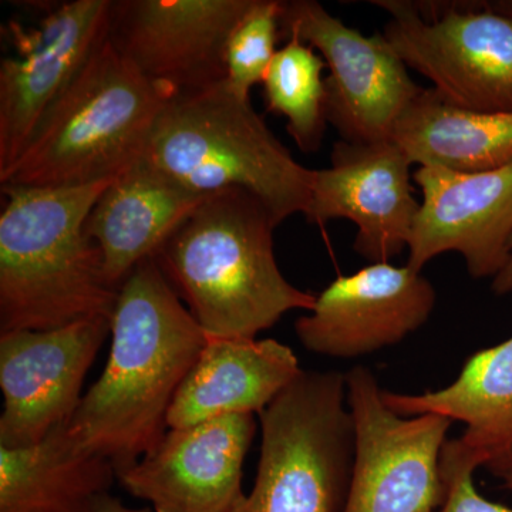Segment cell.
Instances as JSON below:
<instances>
[{
    "label": "cell",
    "instance_id": "cell-15",
    "mask_svg": "<svg viewBox=\"0 0 512 512\" xmlns=\"http://www.w3.org/2000/svg\"><path fill=\"white\" fill-rule=\"evenodd\" d=\"M255 431L254 414L168 429L117 478L154 512H231L245 495L242 471Z\"/></svg>",
    "mask_w": 512,
    "mask_h": 512
},
{
    "label": "cell",
    "instance_id": "cell-10",
    "mask_svg": "<svg viewBox=\"0 0 512 512\" xmlns=\"http://www.w3.org/2000/svg\"><path fill=\"white\" fill-rule=\"evenodd\" d=\"M291 36L325 60L326 120L340 140H392L397 120L423 87L382 35H362L316 0H291L282 9L281 40Z\"/></svg>",
    "mask_w": 512,
    "mask_h": 512
},
{
    "label": "cell",
    "instance_id": "cell-1",
    "mask_svg": "<svg viewBox=\"0 0 512 512\" xmlns=\"http://www.w3.org/2000/svg\"><path fill=\"white\" fill-rule=\"evenodd\" d=\"M110 336L109 362L67 430L120 473L167 433L171 404L207 335L150 258L120 286Z\"/></svg>",
    "mask_w": 512,
    "mask_h": 512
},
{
    "label": "cell",
    "instance_id": "cell-20",
    "mask_svg": "<svg viewBox=\"0 0 512 512\" xmlns=\"http://www.w3.org/2000/svg\"><path fill=\"white\" fill-rule=\"evenodd\" d=\"M117 471L84 451L67 424L32 446L0 447V512H89Z\"/></svg>",
    "mask_w": 512,
    "mask_h": 512
},
{
    "label": "cell",
    "instance_id": "cell-16",
    "mask_svg": "<svg viewBox=\"0 0 512 512\" xmlns=\"http://www.w3.org/2000/svg\"><path fill=\"white\" fill-rule=\"evenodd\" d=\"M413 180L423 200L407 265L421 272L437 256L457 252L474 279L494 278L512 239V164L484 173L419 167Z\"/></svg>",
    "mask_w": 512,
    "mask_h": 512
},
{
    "label": "cell",
    "instance_id": "cell-23",
    "mask_svg": "<svg viewBox=\"0 0 512 512\" xmlns=\"http://www.w3.org/2000/svg\"><path fill=\"white\" fill-rule=\"evenodd\" d=\"M282 9V0H251L232 29L225 49V84L238 96L249 99L252 87L264 82L281 40Z\"/></svg>",
    "mask_w": 512,
    "mask_h": 512
},
{
    "label": "cell",
    "instance_id": "cell-18",
    "mask_svg": "<svg viewBox=\"0 0 512 512\" xmlns=\"http://www.w3.org/2000/svg\"><path fill=\"white\" fill-rule=\"evenodd\" d=\"M210 195L187 190L144 160L114 178L86 221L110 285L120 291L128 275L154 258Z\"/></svg>",
    "mask_w": 512,
    "mask_h": 512
},
{
    "label": "cell",
    "instance_id": "cell-26",
    "mask_svg": "<svg viewBox=\"0 0 512 512\" xmlns=\"http://www.w3.org/2000/svg\"><path fill=\"white\" fill-rule=\"evenodd\" d=\"M491 289L495 295H508L512 292V239L510 242V249H508L507 262L503 266L500 272L493 278V284Z\"/></svg>",
    "mask_w": 512,
    "mask_h": 512
},
{
    "label": "cell",
    "instance_id": "cell-12",
    "mask_svg": "<svg viewBox=\"0 0 512 512\" xmlns=\"http://www.w3.org/2000/svg\"><path fill=\"white\" fill-rule=\"evenodd\" d=\"M251 0H120L110 42L171 97L225 82V49Z\"/></svg>",
    "mask_w": 512,
    "mask_h": 512
},
{
    "label": "cell",
    "instance_id": "cell-14",
    "mask_svg": "<svg viewBox=\"0 0 512 512\" xmlns=\"http://www.w3.org/2000/svg\"><path fill=\"white\" fill-rule=\"evenodd\" d=\"M436 299L433 284L412 266L370 264L326 286L312 311L296 319L295 332L309 352L356 359L403 342L430 319Z\"/></svg>",
    "mask_w": 512,
    "mask_h": 512
},
{
    "label": "cell",
    "instance_id": "cell-29",
    "mask_svg": "<svg viewBox=\"0 0 512 512\" xmlns=\"http://www.w3.org/2000/svg\"><path fill=\"white\" fill-rule=\"evenodd\" d=\"M232 512V511H231Z\"/></svg>",
    "mask_w": 512,
    "mask_h": 512
},
{
    "label": "cell",
    "instance_id": "cell-24",
    "mask_svg": "<svg viewBox=\"0 0 512 512\" xmlns=\"http://www.w3.org/2000/svg\"><path fill=\"white\" fill-rule=\"evenodd\" d=\"M440 467L447 485V497L437 512H512L511 507L493 503L478 493L474 483L478 468L446 444L441 451Z\"/></svg>",
    "mask_w": 512,
    "mask_h": 512
},
{
    "label": "cell",
    "instance_id": "cell-17",
    "mask_svg": "<svg viewBox=\"0 0 512 512\" xmlns=\"http://www.w3.org/2000/svg\"><path fill=\"white\" fill-rule=\"evenodd\" d=\"M383 400L400 416L431 413L466 424L447 446L495 477L512 474V336L468 357L444 389L420 394L383 390Z\"/></svg>",
    "mask_w": 512,
    "mask_h": 512
},
{
    "label": "cell",
    "instance_id": "cell-6",
    "mask_svg": "<svg viewBox=\"0 0 512 512\" xmlns=\"http://www.w3.org/2000/svg\"><path fill=\"white\" fill-rule=\"evenodd\" d=\"M259 423L254 487L232 512H342L356 451L346 373L302 370Z\"/></svg>",
    "mask_w": 512,
    "mask_h": 512
},
{
    "label": "cell",
    "instance_id": "cell-3",
    "mask_svg": "<svg viewBox=\"0 0 512 512\" xmlns=\"http://www.w3.org/2000/svg\"><path fill=\"white\" fill-rule=\"evenodd\" d=\"M113 180L79 187L2 185L0 333L111 319L119 289L107 279L86 221Z\"/></svg>",
    "mask_w": 512,
    "mask_h": 512
},
{
    "label": "cell",
    "instance_id": "cell-7",
    "mask_svg": "<svg viewBox=\"0 0 512 512\" xmlns=\"http://www.w3.org/2000/svg\"><path fill=\"white\" fill-rule=\"evenodd\" d=\"M382 37L448 103L512 113V15L493 2L373 0Z\"/></svg>",
    "mask_w": 512,
    "mask_h": 512
},
{
    "label": "cell",
    "instance_id": "cell-19",
    "mask_svg": "<svg viewBox=\"0 0 512 512\" xmlns=\"http://www.w3.org/2000/svg\"><path fill=\"white\" fill-rule=\"evenodd\" d=\"M301 373L298 356L278 340L207 336L171 404L168 429L231 414L259 416Z\"/></svg>",
    "mask_w": 512,
    "mask_h": 512
},
{
    "label": "cell",
    "instance_id": "cell-4",
    "mask_svg": "<svg viewBox=\"0 0 512 512\" xmlns=\"http://www.w3.org/2000/svg\"><path fill=\"white\" fill-rule=\"evenodd\" d=\"M143 160L197 194L251 192L278 225L303 214L315 177L225 82L168 101Z\"/></svg>",
    "mask_w": 512,
    "mask_h": 512
},
{
    "label": "cell",
    "instance_id": "cell-9",
    "mask_svg": "<svg viewBox=\"0 0 512 512\" xmlns=\"http://www.w3.org/2000/svg\"><path fill=\"white\" fill-rule=\"evenodd\" d=\"M113 6V0H70L40 8L32 23H6L12 53L0 63V174L109 39Z\"/></svg>",
    "mask_w": 512,
    "mask_h": 512
},
{
    "label": "cell",
    "instance_id": "cell-13",
    "mask_svg": "<svg viewBox=\"0 0 512 512\" xmlns=\"http://www.w3.org/2000/svg\"><path fill=\"white\" fill-rule=\"evenodd\" d=\"M410 163L393 140L333 144L330 167L315 170L303 211L309 224L349 220L357 232L353 249L370 264L402 254L420 210Z\"/></svg>",
    "mask_w": 512,
    "mask_h": 512
},
{
    "label": "cell",
    "instance_id": "cell-25",
    "mask_svg": "<svg viewBox=\"0 0 512 512\" xmlns=\"http://www.w3.org/2000/svg\"><path fill=\"white\" fill-rule=\"evenodd\" d=\"M89 512H154L150 507L133 508L128 507L119 498L113 497L109 493L97 498L96 503L90 508Z\"/></svg>",
    "mask_w": 512,
    "mask_h": 512
},
{
    "label": "cell",
    "instance_id": "cell-22",
    "mask_svg": "<svg viewBox=\"0 0 512 512\" xmlns=\"http://www.w3.org/2000/svg\"><path fill=\"white\" fill-rule=\"evenodd\" d=\"M325 60L298 37L278 49L262 86L266 109L286 120V131L299 150L316 153L325 137Z\"/></svg>",
    "mask_w": 512,
    "mask_h": 512
},
{
    "label": "cell",
    "instance_id": "cell-5",
    "mask_svg": "<svg viewBox=\"0 0 512 512\" xmlns=\"http://www.w3.org/2000/svg\"><path fill=\"white\" fill-rule=\"evenodd\" d=\"M173 99L107 39L47 113L0 183L79 187L111 180L143 160L148 138Z\"/></svg>",
    "mask_w": 512,
    "mask_h": 512
},
{
    "label": "cell",
    "instance_id": "cell-11",
    "mask_svg": "<svg viewBox=\"0 0 512 512\" xmlns=\"http://www.w3.org/2000/svg\"><path fill=\"white\" fill-rule=\"evenodd\" d=\"M111 333L110 318L0 333V447L32 446L69 424L84 379Z\"/></svg>",
    "mask_w": 512,
    "mask_h": 512
},
{
    "label": "cell",
    "instance_id": "cell-21",
    "mask_svg": "<svg viewBox=\"0 0 512 512\" xmlns=\"http://www.w3.org/2000/svg\"><path fill=\"white\" fill-rule=\"evenodd\" d=\"M392 140L412 165L484 173L512 164V113H485L421 89L403 111Z\"/></svg>",
    "mask_w": 512,
    "mask_h": 512
},
{
    "label": "cell",
    "instance_id": "cell-2",
    "mask_svg": "<svg viewBox=\"0 0 512 512\" xmlns=\"http://www.w3.org/2000/svg\"><path fill=\"white\" fill-rule=\"evenodd\" d=\"M278 227L251 192H215L154 256L205 335L256 339L285 313L312 311L316 295L293 286L276 262Z\"/></svg>",
    "mask_w": 512,
    "mask_h": 512
},
{
    "label": "cell",
    "instance_id": "cell-8",
    "mask_svg": "<svg viewBox=\"0 0 512 512\" xmlns=\"http://www.w3.org/2000/svg\"><path fill=\"white\" fill-rule=\"evenodd\" d=\"M356 451L342 512H437L447 497L441 451L453 421L439 414L400 416L383 400L375 373H346Z\"/></svg>",
    "mask_w": 512,
    "mask_h": 512
},
{
    "label": "cell",
    "instance_id": "cell-28",
    "mask_svg": "<svg viewBox=\"0 0 512 512\" xmlns=\"http://www.w3.org/2000/svg\"><path fill=\"white\" fill-rule=\"evenodd\" d=\"M501 481H503V488H505V490L512 491V474H510V476L501 478Z\"/></svg>",
    "mask_w": 512,
    "mask_h": 512
},
{
    "label": "cell",
    "instance_id": "cell-27",
    "mask_svg": "<svg viewBox=\"0 0 512 512\" xmlns=\"http://www.w3.org/2000/svg\"><path fill=\"white\" fill-rule=\"evenodd\" d=\"M493 5L508 15H512V0H498V2H493Z\"/></svg>",
    "mask_w": 512,
    "mask_h": 512
}]
</instances>
